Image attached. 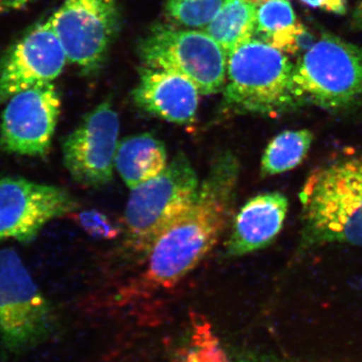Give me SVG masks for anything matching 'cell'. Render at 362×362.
I'll use <instances>...</instances> for the list:
<instances>
[{
	"label": "cell",
	"instance_id": "obj_1",
	"mask_svg": "<svg viewBox=\"0 0 362 362\" xmlns=\"http://www.w3.org/2000/svg\"><path fill=\"white\" fill-rule=\"evenodd\" d=\"M240 176L235 154H216L194 204L156 240L147 257L144 280L151 287H173L206 258L233 218Z\"/></svg>",
	"mask_w": 362,
	"mask_h": 362
},
{
	"label": "cell",
	"instance_id": "obj_2",
	"mask_svg": "<svg viewBox=\"0 0 362 362\" xmlns=\"http://www.w3.org/2000/svg\"><path fill=\"white\" fill-rule=\"evenodd\" d=\"M299 197L307 245L362 247V151L314 169Z\"/></svg>",
	"mask_w": 362,
	"mask_h": 362
},
{
	"label": "cell",
	"instance_id": "obj_3",
	"mask_svg": "<svg viewBox=\"0 0 362 362\" xmlns=\"http://www.w3.org/2000/svg\"><path fill=\"white\" fill-rule=\"evenodd\" d=\"M294 66L276 47L251 39L228 58L223 112L277 117L300 106Z\"/></svg>",
	"mask_w": 362,
	"mask_h": 362
},
{
	"label": "cell",
	"instance_id": "obj_4",
	"mask_svg": "<svg viewBox=\"0 0 362 362\" xmlns=\"http://www.w3.org/2000/svg\"><path fill=\"white\" fill-rule=\"evenodd\" d=\"M199 189L197 171L182 152L160 175L131 189L124 214L128 251L147 259L156 240L194 204Z\"/></svg>",
	"mask_w": 362,
	"mask_h": 362
},
{
	"label": "cell",
	"instance_id": "obj_5",
	"mask_svg": "<svg viewBox=\"0 0 362 362\" xmlns=\"http://www.w3.org/2000/svg\"><path fill=\"white\" fill-rule=\"evenodd\" d=\"M56 310L13 247L0 251V362L16 361L54 337Z\"/></svg>",
	"mask_w": 362,
	"mask_h": 362
},
{
	"label": "cell",
	"instance_id": "obj_6",
	"mask_svg": "<svg viewBox=\"0 0 362 362\" xmlns=\"http://www.w3.org/2000/svg\"><path fill=\"white\" fill-rule=\"evenodd\" d=\"M293 80L302 105L325 110L354 106L362 100V47L323 35L302 54Z\"/></svg>",
	"mask_w": 362,
	"mask_h": 362
},
{
	"label": "cell",
	"instance_id": "obj_7",
	"mask_svg": "<svg viewBox=\"0 0 362 362\" xmlns=\"http://www.w3.org/2000/svg\"><path fill=\"white\" fill-rule=\"evenodd\" d=\"M138 54L145 66L185 76L199 94L225 88L228 54L206 32L156 25L140 40Z\"/></svg>",
	"mask_w": 362,
	"mask_h": 362
},
{
	"label": "cell",
	"instance_id": "obj_8",
	"mask_svg": "<svg viewBox=\"0 0 362 362\" xmlns=\"http://www.w3.org/2000/svg\"><path fill=\"white\" fill-rule=\"evenodd\" d=\"M49 21L69 63L93 75L103 66L119 32L118 0H65Z\"/></svg>",
	"mask_w": 362,
	"mask_h": 362
},
{
	"label": "cell",
	"instance_id": "obj_9",
	"mask_svg": "<svg viewBox=\"0 0 362 362\" xmlns=\"http://www.w3.org/2000/svg\"><path fill=\"white\" fill-rule=\"evenodd\" d=\"M78 206L66 188L18 176H0V243L11 239L30 244L47 223Z\"/></svg>",
	"mask_w": 362,
	"mask_h": 362
},
{
	"label": "cell",
	"instance_id": "obj_10",
	"mask_svg": "<svg viewBox=\"0 0 362 362\" xmlns=\"http://www.w3.org/2000/svg\"><path fill=\"white\" fill-rule=\"evenodd\" d=\"M61 96L51 83L21 90L6 102L0 122V150L9 154L45 157L61 113Z\"/></svg>",
	"mask_w": 362,
	"mask_h": 362
},
{
	"label": "cell",
	"instance_id": "obj_11",
	"mask_svg": "<svg viewBox=\"0 0 362 362\" xmlns=\"http://www.w3.org/2000/svg\"><path fill=\"white\" fill-rule=\"evenodd\" d=\"M118 114L105 100L83 118L63 143L64 164L82 187L100 188L113 180L118 147Z\"/></svg>",
	"mask_w": 362,
	"mask_h": 362
},
{
	"label": "cell",
	"instance_id": "obj_12",
	"mask_svg": "<svg viewBox=\"0 0 362 362\" xmlns=\"http://www.w3.org/2000/svg\"><path fill=\"white\" fill-rule=\"evenodd\" d=\"M66 54L49 21L30 26L0 57V105L61 75Z\"/></svg>",
	"mask_w": 362,
	"mask_h": 362
},
{
	"label": "cell",
	"instance_id": "obj_13",
	"mask_svg": "<svg viewBox=\"0 0 362 362\" xmlns=\"http://www.w3.org/2000/svg\"><path fill=\"white\" fill-rule=\"evenodd\" d=\"M199 90L192 81L175 71L144 66L132 92L134 103L143 111L168 122H194L199 108Z\"/></svg>",
	"mask_w": 362,
	"mask_h": 362
},
{
	"label": "cell",
	"instance_id": "obj_14",
	"mask_svg": "<svg viewBox=\"0 0 362 362\" xmlns=\"http://www.w3.org/2000/svg\"><path fill=\"white\" fill-rule=\"evenodd\" d=\"M289 209L281 192H266L252 197L235 214L226 245L228 257H240L264 249L282 230Z\"/></svg>",
	"mask_w": 362,
	"mask_h": 362
},
{
	"label": "cell",
	"instance_id": "obj_15",
	"mask_svg": "<svg viewBox=\"0 0 362 362\" xmlns=\"http://www.w3.org/2000/svg\"><path fill=\"white\" fill-rule=\"evenodd\" d=\"M115 166L125 185L133 189L166 168L165 145L149 133L124 138L117 147Z\"/></svg>",
	"mask_w": 362,
	"mask_h": 362
},
{
	"label": "cell",
	"instance_id": "obj_16",
	"mask_svg": "<svg viewBox=\"0 0 362 362\" xmlns=\"http://www.w3.org/2000/svg\"><path fill=\"white\" fill-rule=\"evenodd\" d=\"M257 6L252 0H226L204 32L230 56L252 39L256 32Z\"/></svg>",
	"mask_w": 362,
	"mask_h": 362
},
{
	"label": "cell",
	"instance_id": "obj_17",
	"mask_svg": "<svg viewBox=\"0 0 362 362\" xmlns=\"http://www.w3.org/2000/svg\"><path fill=\"white\" fill-rule=\"evenodd\" d=\"M314 135L310 130H288L271 140L261 162L263 176L281 175L296 168L311 148Z\"/></svg>",
	"mask_w": 362,
	"mask_h": 362
},
{
	"label": "cell",
	"instance_id": "obj_18",
	"mask_svg": "<svg viewBox=\"0 0 362 362\" xmlns=\"http://www.w3.org/2000/svg\"><path fill=\"white\" fill-rule=\"evenodd\" d=\"M183 362H290L268 354L230 356L207 324H199L190 337Z\"/></svg>",
	"mask_w": 362,
	"mask_h": 362
},
{
	"label": "cell",
	"instance_id": "obj_19",
	"mask_svg": "<svg viewBox=\"0 0 362 362\" xmlns=\"http://www.w3.org/2000/svg\"><path fill=\"white\" fill-rule=\"evenodd\" d=\"M226 0H166L169 18L187 28H206Z\"/></svg>",
	"mask_w": 362,
	"mask_h": 362
},
{
	"label": "cell",
	"instance_id": "obj_20",
	"mask_svg": "<svg viewBox=\"0 0 362 362\" xmlns=\"http://www.w3.org/2000/svg\"><path fill=\"white\" fill-rule=\"evenodd\" d=\"M296 23V16L287 0H264L257 6L256 32L259 40L268 42Z\"/></svg>",
	"mask_w": 362,
	"mask_h": 362
},
{
	"label": "cell",
	"instance_id": "obj_21",
	"mask_svg": "<svg viewBox=\"0 0 362 362\" xmlns=\"http://www.w3.org/2000/svg\"><path fill=\"white\" fill-rule=\"evenodd\" d=\"M74 218L80 228L95 239L113 240L120 235V228L97 209L80 211Z\"/></svg>",
	"mask_w": 362,
	"mask_h": 362
},
{
	"label": "cell",
	"instance_id": "obj_22",
	"mask_svg": "<svg viewBox=\"0 0 362 362\" xmlns=\"http://www.w3.org/2000/svg\"><path fill=\"white\" fill-rule=\"evenodd\" d=\"M305 4L338 14L346 11V0H301Z\"/></svg>",
	"mask_w": 362,
	"mask_h": 362
},
{
	"label": "cell",
	"instance_id": "obj_23",
	"mask_svg": "<svg viewBox=\"0 0 362 362\" xmlns=\"http://www.w3.org/2000/svg\"><path fill=\"white\" fill-rule=\"evenodd\" d=\"M33 0H4V11H18Z\"/></svg>",
	"mask_w": 362,
	"mask_h": 362
},
{
	"label": "cell",
	"instance_id": "obj_24",
	"mask_svg": "<svg viewBox=\"0 0 362 362\" xmlns=\"http://www.w3.org/2000/svg\"><path fill=\"white\" fill-rule=\"evenodd\" d=\"M351 25L356 30H362V0H358L352 13Z\"/></svg>",
	"mask_w": 362,
	"mask_h": 362
},
{
	"label": "cell",
	"instance_id": "obj_25",
	"mask_svg": "<svg viewBox=\"0 0 362 362\" xmlns=\"http://www.w3.org/2000/svg\"><path fill=\"white\" fill-rule=\"evenodd\" d=\"M4 11V0H0V13Z\"/></svg>",
	"mask_w": 362,
	"mask_h": 362
}]
</instances>
